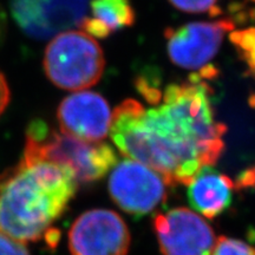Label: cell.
Returning a JSON list of instances; mask_svg holds the SVG:
<instances>
[{
    "label": "cell",
    "instance_id": "cell-19",
    "mask_svg": "<svg viewBox=\"0 0 255 255\" xmlns=\"http://www.w3.org/2000/svg\"><path fill=\"white\" fill-rule=\"evenodd\" d=\"M252 1H255V0H252Z\"/></svg>",
    "mask_w": 255,
    "mask_h": 255
},
{
    "label": "cell",
    "instance_id": "cell-3",
    "mask_svg": "<svg viewBox=\"0 0 255 255\" xmlns=\"http://www.w3.org/2000/svg\"><path fill=\"white\" fill-rule=\"evenodd\" d=\"M24 155L69 168L78 183L103 178L117 163L114 149L104 142H85L52 129L41 120L30 123Z\"/></svg>",
    "mask_w": 255,
    "mask_h": 255
},
{
    "label": "cell",
    "instance_id": "cell-13",
    "mask_svg": "<svg viewBox=\"0 0 255 255\" xmlns=\"http://www.w3.org/2000/svg\"><path fill=\"white\" fill-rule=\"evenodd\" d=\"M229 39L246 64L248 73L255 79V26L232 31Z\"/></svg>",
    "mask_w": 255,
    "mask_h": 255
},
{
    "label": "cell",
    "instance_id": "cell-18",
    "mask_svg": "<svg viewBox=\"0 0 255 255\" xmlns=\"http://www.w3.org/2000/svg\"><path fill=\"white\" fill-rule=\"evenodd\" d=\"M4 21H5V17L2 14V12L0 11V37H1L2 31H4Z\"/></svg>",
    "mask_w": 255,
    "mask_h": 255
},
{
    "label": "cell",
    "instance_id": "cell-14",
    "mask_svg": "<svg viewBox=\"0 0 255 255\" xmlns=\"http://www.w3.org/2000/svg\"><path fill=\"white\" fill-rule=\"evenodd\" d=\"M210 255H255V251L246 242L227 237H220Z\"/></svg>",
    "mask_w": 255,
    "mask_h": 255
},
{
    "label": "cell",
    "instance_id": "cell-10",
    "mask_svg": "<svg viewBox=\"0 0 255 255\" xmlns=\"http://www.w3.org/2000/svg\"><path fill=\"white\" fill-rule=\"evenodd\" d=\"M111 117L108 102L91 91L68 96L57 110L62 132L85 142H103L110 131Z\"/></svg>",
    "mask_w": 255,
    "mask_h": 255
},
{
    "label": "cell",
    "instance_id": "cell-2",
    "mask_svg": "<svg viewBox=\"0 0 255 255\" xmlns=\"http://www.w3.org/2000/svg\"><path fill=\"white\" fill-rule=\"evenodd\" d=\"M78 184L69 168L23 154L0 174V234L23 244L47 237Z\"/></svg>",
    "mask_w": 255,
    "mask_h": 255
},
{
    "label": "cell",
    "instance_id": "cell-1",
    "mask_svg": "<svg viewBox=\"0 0 255 255\" xmlns=\"http://www.w3.org/2000/svg\"><path fill=\"white\" fill-rule=\"evenodd\" d=\"M202 70L187 82L170 84L155 107L126 100L114 110L110 136L127 158L151 168L168 187L188 186L202 169L213 167L225 150L227 127L215 119Z\"/></svg>",
    "mask_w": 255,
    "mask_h": 255
},
{
    "label": "cell",
    "instance_id": "cell-4",
    "mask_svg": "<svg viewBox=\"0 0 255 255\" xmlns=\"http://www.w3.org/2000/svg\"><path fill=\"white\" fill-rule=\"evenodd\" d=\"M51 83L64 90L82 91L103 75L104 53L100 44L84 31L60 32L47 44L43 60Z\"/></svg>",
    "mask_w": 255,
    "mask_h": 255
},
{
    "label": "cell",
    "instance_id": "cell-11",
    "mask_svg": "<svg viewBox=\"0 0 255 255\" xmlns=\"http://www.w3.org/2000/svg\"><path fill=\"white\" fill-rule=\"evenodd\" d=\"M235 183L227 175L202 169L188 184V201L191 208L207 219H214L231 206Z\"/></svg>",
    "mask_w": 255,
    "mask_h": 255
},
{
    "label": "cell",
    "instance_id": "cell-16",
    "mask_svg": "<svg viewBox=\"0 0 255 255\" xmlns=\"http://www.w3.org/2000/svg\"><path fill=\"white\" fill-rule=\"evenodd\" d=\"M0 255H31L25 244L0 234Z\"/></svg>",
    "mask_w": 255,
    "mask_h": 255
},
{
    "label": "cell",
    "instance_id": "cell-5",
    "mask_svg": "<svg viewBox=\"0 0 255 255\" xmlns=\"http://www.w3.org/2000/svg\"><path fill=\"white\" fill-rule=\"evenodd\" d=\"M111 170L110 196L128 214L145 215L167 199L168 184L151 168L127 158L117 162Z\"/></svg>",
    "mask_w": 255,
    "mask_h": 255
},
{
    "label": "cell",
    "instance_id": "cell-15",
    "mask_svg": "<svg viewBox=\"0 0 255 255\" xmlns=\"http://www.w3.org/2000/svg\"><path fill=\"white\" fill-rule=\"evenodd\" d=\"M175 7L189 13H209L218 15L221 13L218 7L219 0H169Z\"/></svg>",
    "mask_w": 255,
    "mask_h": 255
},
{
    "label": "cell",
    "instance_id": "cell-17",
    "mask_svg": "<svg viewBox=\"0 0 255 255\" xmlns=\"http://www.w3.org/2000/svg\"><path fill=\"white\" fill-rule=\"evenodd\" d=\"M9 101H11V90L4 73L0 71V116L8 107Z\"/></svg>",
    "mask_w": 255,
    "mask_h": 255
},
{
    "label": "cell",
    "instance_id": "cell-12",
    "mask_svg": "<svg viewBox=\"0 0 255 255\" xmlns=\"http://www.w3.org/2000/svg\"><path fill=\"white\" fill-rule=\"evenodd\" d=\"M89 7L91 14L85 17L81 27L91 37L108 38L135 24L136 15L130 0H92Z\"/></svg>",
    "mask_w": 255,
    "mask_h": 255
},
{
    "label": "cell",
    "instance_id": "cell-6",
    "mask_svg": "<svg viewBox=\"0 0 255 255\" xmlns=\"http://www.w3.org/2000/svg\"><path fill=\"white\" fill-rule=\"evenodd\" d=\"M130 242L126 221L109 209L83 213L69 231L71 255H128Z\"/></svg>",
    "mask_w": 255,
    "mask_h": 255
},
{
    "label": "cell",
    "instance_id": "cell-7",
    "mask_svg": "<svg viewBox=\"0 0 255 255\" xmlns=\"http://www.w3.org/2000/svg\"><path fill=\"white\" fill-rule=\"evenodd\" d=\"M89 5V0H9L15 24L33 39H46L81 26Z\"/></svg>",
    "mask_w": 255,
    "mask_h": 255
},
{
    "label": "cell",
    "instance_id": "cell-9",
    "mask_svg": "<svg viewBox=\"0 0 255 255\" xmlns=\"http://www.w3.org/2000/svg\"><path fill=\"white\" fill-rule=\"evenodd\" d=\"M234 30L235 24L231 19L169 27L164 33L169 58L180 68L202 69L219 52L226 34Z\"/></svg>",
    "mask_w": 255,
    "mask_h": 255
},
{
    "label": "cell",
    "instance_id": "cell-8",
    "mask_svg": "<svg viewBox=\"0 0 255 255\" xmlns=\"http://www.w3.org/2000/svg\"><path fill=\"white\" fill-rule=\"evenodd\" d=\"M154 231L163 255H210L216 242L212 226L184 207L156 215Z\"/></svg>",
    "mask_w": 255,
    "mask_h": 255
}]
</instances>
